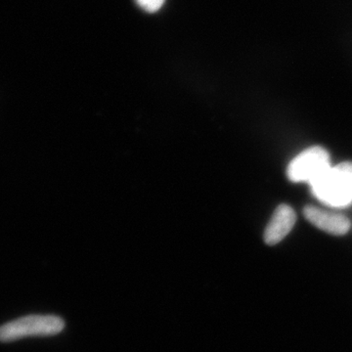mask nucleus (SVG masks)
Segmentation results:
<instances>
[{"instance_id":"nucleus-5","label":"nucleus","mask_w":352,"mask_h":352,"mask_svg":"<svg viewBox=\"0 0 352 352\" xmlns=\"http://www.w3.org/2000/svg\"><path fill=\"white\" fill-rule=\"evenodd\" d=\"M296 222L295 210L288 205L278 206L264 230V243L275 245L283 241L291 232Z\"/></svg>"},{"instance_id":"nucleus-3","label":"nucleus","mask_w":352,"mask_h":352,"mask_svg":"<svg viewBox=\"0 0 352 352\" xmlns=\"http://www.w3.org/2000/svg\"><path fill=\"white\" fill-rule=\"evenodd\" d=\"M331 166L330 154L321 146H312L289 162L287 176L295 183L314 182Z\"/></svg>"},{"instance_id":"nucleus-2","label":"nucleus","mask_w":352,"mask_h":352,"mask_svg":"<svg viewBox=\"0 0 352 352\" xmlns=\"http://www.w3.org/2000/svg\"><path fill=\"white\" fill-rule=\"evenodd\" d=\"M65 322L54 315H29L0 326V342H11L27 337L58 335Z\"/></svg>"},{"instance_id":"nucleus-1","label":"nucleus","mask_w":352,"mask_h":352,"mask_svg":"<svg viewBox=\"0 0 352 352\" xmlns=\"http://www.w3.org/2000/svg\"><path fill=\"white\" fill-rule=\"evenodd\" d=\"M309 186L312 195L329 207H349L352 204V161L331 166Z\"/></svg>"},{"instance_id":"nucleus-4","label":"nucleus","mask_w":352,"mask_h":352,"mask_svg":"<svg viewBox=\"0 0 352 352\" xmlns=\"http://www.w3.org/2000/svg\"><path fill=\"white\" fill-rule=\"evenodd\" d=\"M303 215L312 226L331 235L344 236L351 229V221L344 214L329 212L315 206L305 207Z\"/></svg>"},{"instance_id":"nucleus-6","label":"nucleus","mask_w":352,"mask_h":352,"mask_svg":"<svg viewBox=\"0 0 352 352\" xmlns=\"http://www.w3.org/2000/svg\"><path fill=\"white\" fill-rule=\"evenodd\" d=\"M141 9L148 13H155L163 7L166 0H135Z\"/></svg>"}]
</instances>
